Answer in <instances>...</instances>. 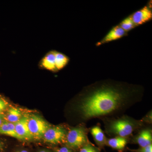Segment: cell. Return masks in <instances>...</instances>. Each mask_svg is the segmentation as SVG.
Returning <instances> with one entry per match:
<instances>
[{
	"instance_id": "obj_1",
	"label": "cell",
	"mask_w": 152,
	"mask_h": 152,
	"mask_svg": "<svg viewBox=\"0 0 152 152\" xmlns=\"http://www.w3.org/2000/svg\"><path fill=\"white\" fill-rule=\"evenodd\" d=\"M143 87L111 80L87 86L79 95L77 110L83 122L125 110L141 100Z\"/></svg>"
},
{
	"instance_id": "obj_2",
	"label": "cell",
	"mask_w": 152,
	"mask_h": 152,
	"mask_svg": "<svg viewBox=\"0 0 152 152\" xmlns=\"http://www.w3.org/2000/svg\"><path fill=\"white\" fill-rule=\"evenodd\" d=\"M105 132L109 136L128 138L135 131L142 126L144 122L142 120H137L123 115L114 118H105Z\"/></svg>"
},
{
	"instance_id": "obj_3",
	"label": "cell",
	"mask_w": 152,
	"mask_h": 152,
	"mask_svg": "<svg viewBox=\"0 0 152 152\" xmlns=\"http://www.w3.org/2000/svg\"><path fill=\"white\" fill-rule=\"evenodd\" d=\"M88 129L82 125L71 129L67 133L66 142L68 147L77 150L91 142L88 138Z\"/></svg>"
},
{
	"instance_id": "obj_4",
	"label": "cell",
	"mask_w": 152,
	"mask_h": 152,
	"mask_svg": "<svg viewBox=\"0 0 152 152\" xmlns=\"http://www.w3.org/2000/svg\"><path fill=\"white\" fill-rule=\"evenodd\" d=\"M28 127L33 138L38 140L43 138L44 134L50 126L42 118L34 115L28 117Z\"/></svg>"
},
{
	"instance_id": "obj_5",
	"label": "cell",
	"mask_w": 152,
	"mask_h": 152,
	"mask_svg": "<svg viewBox=\"0 0 152 152\" xmlns=\"http://www.w3.org/2000/svg\"><path fill=\"white\" fill-rule=\"evenodd\" d=\"M67 132L61 126L50 127L44 134L42 138L47 142L52 144H58L66 140Z\"/></svg>"
},
{
	"instance_id": "obj_6",
	"label": "cell",
	"mask_w": 152,
	"mask_h": 152,
	"mask_svg": "<svg viewBox=\"0 0 152 152\" xmlns=\"http://www.w3.org/2000/svg\"><path fill=\"white\" fill-rule=\"evenodd\" d=\"M131 16L136 26H141L152 20L151 8L148 5L145 6L139 10L133 13Z\"/></svg>"
},
{
	"instance_id": "obj_7",
	"label": "cell",
	"mask_w": 152,
	"mask_h": 152,
	"mask_svg": "<svg viewBox=\"0 0 152 152\" xmlns=\"http://www.w3.org/2000/svg\"><path fill=\"white\" fill-rule=\"evenodd\" d=\"M127 35L128 33L126 32L118 25H117L112 28L102 39L97 42L96 46V47L101 46L104 44L119 39Z\"/></svg>"
},
{
	"instance_id": "obj_8",
	"label": "cell",
	"mask_w": 152,
	"mask_h": 152,
	"mask_svg": "<svg viewBox=\"0 0 152 152\" xmlns=\"http://www.w3.org/2000/svg\"><path fill=\"white\" fill-rule=\"evenodd\" d=\"M28 117L23 116L15 124L16 132L21 140H31L34 139L28 127Z\"/></svg>"
},
{
	"instance_id": "obj_9",
	"label": "cell",
	"mask_w": 152,
	"mask_h": 152,
	"mask_svg": "<svg viewBox=\"0 0 152 152\" xmlns=\"http://www.w3.org/2000/svg\"><path fill=\"white\" fill-rule=\"evenodd\" d=\"M133 141L140 147V148L146 147L151 145L152 134L151 129H144L139 132L133 139Z\"/></svg>"
},
{
	"instance_id": "obj_10",
	"label": "cell",
	"mask_w": 152,
	"mask_h": 152,
	"mask_svg": "<svg viewBox=\"0 0 152 152\" xmlns=\"http://www.w3.org/2000/svg\"><path fill=\"white\" fill-rule=\"evenodd\" d=\"M56 51L52 50L47 53L40 62L41 67L51 72H57L56 65Z\"/></svg>"
},
{
	"instance_id": "obj_11",
	"label": "cell",
	"mask_w": 152,
	"mask_h": 152,
	"mask_svg": "<svg viewBox=\"0 0 152 152\" xmlns=\"http://www.w3.org/2000/svg\"><path fill=\"white\" fill-rule=\"evenodd\" d=\"M90 132L94 140L99 148H102L106 145L107 139L104 133L99 126H95L90 129Z\"/></svg>"
},
{
	"instance_id": "obj_12",
	"label": "cell",
	"mask_w": 152,
	"mask_h": 152,
	"mask_svg": "<svg viewBox=\"0 0 152 152\" xmlns=\"http://www.w3.org/2000/svg\"><path fill=\"white\" fill-rule=\"evenodd\" d=\"M128 141V138L115 137L112 138L107 139L106 145L121 152L124 149Z\"/></svg>"
},
{
	"instance_id": "obj_13",
	"label": "cell",
	"mask_w": 152,
	"mask_h": 152,
	"mask_svg": "<svg viewBox=\"0 0 152 152\" xmlns=\"http://www.w3.org/2000/svg\"><path fill=\"white\" fill-rule=\"evenodd\" d=\"M0 134L6 135L21 140L20 137L16 132L15 124L8 121H4L0 125Z\"/></svg>"
},
{
	"instance_id": "obj_14",
	"label": "cell",
	"mask_w": 152,
	"mask_h": 152,
	"mask_svg": "<svg viewBox=\"0 0 152 152\" xmlns=\"http://www.w3.org/2000/svg\"><path fill=\"white\" fill-rule=\"evenodd\" d=\"M70 59L67 56L61 52L56 51V65L57 71L61 70L67 65Z\"/></svg>"
},
{
	"instance_id": "obj_15",
	"label": "cell",
	"mask_w": 152,
	"mask_h": 152,
	"mask_svg": "<svg viewBox=\"0 0 152 152\" xmlns=\"http://www.w3.org/2000/svg\"><path fill=\"white\" fill-rule=\"evenodd\" d=\"M21 113L18 109L11 107L7 114V119L9 122L15 124L21 118Z\"/></svg>"
},
{
	"instance_id": "obj_16",
	"label": "cell",
	"mask_w": 152,
	"mask_h": 152,
	"mask_svg": "<svg viewBox=\"0 0 152 152\" xmlns=\"http://www.w3.org/2000/svg\"><path fill=\"white\" fill-rule=\"evenodd\" d=\"M118 25L127 33L137 27L133 22L131 15L124 19Z\"/></svg>"
},
{
	"instance_id": "obj_17",
	"label": "cell",
	"mask_w": 152,
	"mask_h": 152,
	"mask_svg": "<svg viewBox=\"0 0 152 152\" xmlns=\"http://www.w3.org/2000/svg\"><path fill=\"white\" fill-rule=\"evenodd\" d=\"M79 152H100V151L99 148L90 142L82 147L80 149Z\"/></svg>"
},
{
	"instance_id": "obj_18",
	"label": "cell",
	"mask_w": 152,
	"mask_h": 152,
	"mask_svg": "<svg viewBox=\"0 0 152 152\" xmlns=\"http://www.w3.org/2000/svg\"><path fill=\"white\" fill-rule=\"evenodd\" d=\"M132 152H152V145H150L146 147L140 148L137 150H130Z\"/></svg>"
},
{
	"instance_id": "obj_19",
	"label": "cell",
	"mask_w": 152,
	"mask_h": 152,
	"mask_svg": "<svg viewBox=\"0 0 152 152\" xmlns=\"http://www.w3.org/2000/svg\"><path fill=\"white\" fill-rule=\"evenodd\" d=\"M7 107V103L5 100L0 98V113L4 111Z\"/></svg>"
},
{
	"instance_id": "obj_20",
	"label": "cell",
	"mask_w": 152,
	"mask_h": 152,
	"mask_svg": "<svg viewBox=\"0 0 152 152\" xmlns=\"http://www.w3.org/2000/svg\"><path fill=\"white\" fill-rule=\"evenodd\" d=\"M57 152H72L67 147H63L57 150Z\"/></svg>"
},
{
	"instance_id": "obj_21",
	"label": "cell",
	"mask_w": 152,
	"mask_h": 152,
	"mask_svg": "<svg viewBox=\"0 0 152 152\" xmlns=\"http://www.w3.org/2000/svg\"><path fill=\"white\" fill-rule=\"evenodd\" d=\"M151 113L147 115L146 117H145L143 120H142L144 122H149L151 123Z\"/></svg>"
},
{
	"instance_id": "obj_22",
	"label": "cell",
	"mask_w": 152,
	"mask_h": 152,
	"mask_svg": "<svg viewBox=\"0 0 152 152\" xmlns=\"http://www.w3.org/2000/svg\"><path fill=\"white\" fill-rule=\"evenodd\" d=\"M4 116L3 115L0 113V125L3 122V120H4Z\"/></svg>"
},
{
	"instance_id": "obj_23",
	"label": "cell",
	"mask_w": 152,
	"mask_h": 152,
	"mask_svg": "<svg viewBox=\"0 0 152 152\" xmlns=\"http://www.w3.org/2000/svg\"><path fill=\"white\" fill-rule=\"evenodd\" d=\"M18 152H28V151H27L26 150H21V151H18Z\"/></svg>"
},
{
	"instance_id": "obj_24",
	"label": "cell",
	"mask_w": 152,
	"mask_h": 152,
	"mask_svg": "<svg viewBox=\"0 0 152 152\" xmlns=\"http://www.w3.org/2000/svg\"><path fill=\"white\" fill-rule=\"evenodd\" d=\"M39 152H50L49 151H46V150H42V151H39Z\"/></svg>"
},
{
	"instance_id": "obj_25",
	"label": "cell",
	"mask_w": 152,
	"mask_h": 152,
	"mask_svg": "<svg viewBox=\"0 0 152 152\" xmlns=\"http://www.w3.org/2000/svg\"><path fill=\"white\" fill-rule=\"evenodd\" d=\"M1 146H2L1 144V143L0 142V149H1Z\"/></svg>"
}]
</instances>
